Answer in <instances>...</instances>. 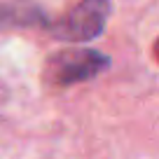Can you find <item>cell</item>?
<instances>
[{
	"mask_svg": "<svg viewBox=\"0 0 159 159\" xmlns=\"http://www.w3.org/2000/svg\"><path fill=\"white\" fill-rule=\"evenodd\" d=\"M108 59L94 49H66L49 61V80L54 84H75L89 80L105 68Z\"/></svg>",
	"mask_w": 159,
	"mask_h": 159,
	"instance_id": "7a4b0ae2",
	"label": "cell"
},
{
	"mask_svg": "<svg viewBox=\"0 0 159 159\" xmlns=\"http://www.w3.org/2000/svg\"><path fill=\"white\" fill-rule=\"evenodd\" d=\"M110 16V0H82L56 26V35L68 42H89L98 38Z\"/></svg>",
	"mask_w": 159,
	"mask_h": 159,
	"instance_id": "6da1fadb",
	"label": "cell"
}]
</instances>
